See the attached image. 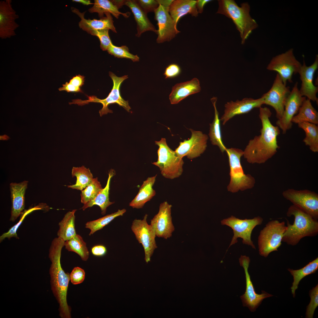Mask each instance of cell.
<instances>
[{
    "label": "cell",
    "instance_id": "obj_37",
    "mask_svg": "<svg viewBox=\"0 0 318 318\" xmlns=\"http://www.w3.org/2000/svg\"><path fill=\"white\" fill-rule=\"evenodd\" d=\"M125 209H119L117 212L106 215L97 219L89 221L85 224V227L90 230L89 235L102 229L117 217L122 216L125 213Z\"/></svg>",
    "mask_w": 318,
    "mask_h": 318
},
{
    "label": "cell",
    "instance_id": "obj_22",
    "mask_svg": "<svg viewBox=\"0 0 318 318\" xmlns=\"http://www.w3.org/2000/svg\"><path fill=\"white\" fill-rule=\"evenodd\" d=\"M28 183V181L25 180L19 183L10 184L12 206L10 220L12 222L16 219L24 209L25 194Z\"/></svg>",
    "mask_w": 318,
    "mask_h": 318
},
{
    "label": "cell",
    "instance_id": "obj_25",
    "mask_svg": "<svg viewBox=\"0 0 318 318\" xmlns=\"http://www.w3.org/2000/svg\"><path fill=\"white\" fill-rule=\"evenodd\" d=\"M125 5L128 6L133 14L137 23L136 37H139L142 33L152 31L157 34V30L148 18L146 14L139 5L136 0H126Z\"/></svg>",
    "mask_w": 318,
    "mask_h": 318
},
{
    "label": "cell",
    "instance_id": "obj_40",
    "mask_svg": "<svg viewBox=\"0 0 318 318\" xmlns=\"http://www.w3.org/2000/svg\"><path fill=\"white\" fill-rule=\"evenodd\" d=\"M310 301L307 306L306 312V318H312L314 311L318 306V284L310 290L309 292Z\"/></svg>",
    "mask_w": 318,
    "mask_h": 318
},
{
    "label": "cell",
    "instance_id": "obj_26",
    "mask_svg": "<svg viewBox=\"0 0 318 318\" xmlns=\"http://www.w3.org/2000/svg\"><path fill=\"white\" fill-rule=\"evenodd\" d=\"M196 2L197 1L195 0L174 1L169 7V11L177 25L180 19L187 14L195 17L198 16Z\"/></svg>",
    "mask_w": 318,
    "mask_h": 318
},
{
    "label": "cell",
    "instance_id": "obj_45",
    "mask_svg": "<svg viewBox=\"0 0 318 318\" xmlns=\"http://www.w3.org/2000/svg\"><path fill=\"white\" fill-rule=\"evenodd\" d=\"M181 72L180 67L177 64H172L169 65L165 69L164 75L165 78L175 77L179 75Z\"/></svg>",
    "mask_w": 318,
    "mask_h": 318
},
{
    "label": "cell",
    "instance_id": "obj_9",
    "mask_svg": "<svg viewBox=\"0 0 318 318\" xmlns=\"http://www.w3.org/2000/svg\"><path fill=\"white\" fill-rule=\"evenodd\" d=\"M263 221V219L259 216L251 219H240L232 216L222 220L221 225L230 227L233 231V236L228 248L237 243L238 238H241L243 239V244L250 246L255 249V246L251 239V233L254 228L256 226L261 225Z\"/></svg>",
    "mask_w": 318,
    "mask_h": 318
},
{
    "label": "cell",
    "instance_id": "obj_41",
    "mask_svg": "<svg viewBox=\"0 0 318 318\" xmlns=\"http://www.w3.org/2000/svg\"><path fill=\"white\" fill-rule=\"evenodd\" d=\"M108 29L94 30L90 34L97 36L100 41V47L103 51H107L112 44L109 35Z\"/></svg>",
    "mask_w": 318,
    "mask_h": 318
},
{
    "label": "cell",
    "instance_id": "obj_53",
    "mask_svg": "<svg viewBox=\"0 0 318 318\" xmlns=\"http://www.w3.org/2000/svg\"><path fill=\"white\" fill-rule=\"evenodd\" d=\"M9 139H10L9 137L6 135L0 136V140H8Z\"/></svg>",
    "mask_w": 318,
    "mask_h": 318
},
{
    "label": "cell",
    "instance_id": "obj_23",
    "mask_svg": "<svg viewBox=\"0 0 318 318\" xmlns=\"http://www.w3.org/2000/svg\"><path fill=\"white\" fill-rule=\"evenodd\" d=\"M72 11L78 15L81 19L79 23L80 27L89 34L94 30L105 29H111L113 32H117L113 24L112 18L110 13H105L106 16L100 18L99 20H91L85 18L84 16L85 12L81 13L78 10L75 8L72 9Z\"/></svg>",
    "mask_w": 318,
    "mask_h": 318
},
{
    "label": "cell",
    "instance_id": "obj_16",
    "mask_svg": "<svg viewBox=\"0 0 318 318\" xmlns=\"http://www.w3.org/2000/svg\"><path fill=\"white\" fill-rule=\"evenodd\" d=\"M298 85L297 82L286 99L282 117L276 122L277 126L281 130L283 134L291 128L293 124L292 119L298 113L303 101L306 98L300 94Z\"/></svg>",
    "mask_w": 318,
    "mask_h": 318
},
{
    "label": "cell",
    "instance_id": "obj_27",
    "mask_svg": "<svg viewBox=\"0 0 318 318\" xmlns=\"http://www.w3.org/2000/svg\"><path fill=\"white\" fill-rule=\"evenodd\" d=\"M157 175L149 177L143 181L138 193L129 203V206L133 208H142L145 204L150 201L156 194L153 186L155 182Z\"/></svg>",
    "mask_w": 318,
    "mask_h": 318
},
{
    "label": "cell",
    "instance_id": "obj_34",
    "mask_svg": "<svg viewBox=\"0 0 318 318\" xmlns=\"http://www.w3.org/2000/svg\"><path fill=\"white\" fill-rule=\"evenodd\" d=\"M72 177H76V183L68 186L67 187L81 191L87 187L94 178L89 168H87L84 165L80 167H73L72 170Z\"/></svg>",
    "mask_w": 318,
    "mask_h": 318
},
{
    "label": "cell",
    "instance_id": "obj_46",
    "mask_svg": "<svg viewBox=\"0 0 318 318\" xmlns=\"http://www.w3.org/2000/svg\"><path fill=\"white\" fill-rule=\"evenodd\" d=\"M107 251L106 248L104 246L101 245L94 246L91 249V252L92 254L97 256H104L106 254Z\"/></svg>",
    "mask_w": 318,
    "mask_h": 318
},
{
    "label": "cell",
    "instance_id": "obj_14",
    "mask_svg": "<svg viewBox=\"0 0 318 318\" xmlns=\"http://www.w3.org/2000/svg\"><path fill=\"white\" fill-rule=\"evenodd\" d=\"M189 130L191 133V138L188 140H185L183 142H180L179 145L175 151L181 158L186 156L188 158L192 159L200 156L205 151L208 137L201 131H195L191 129Z\"/></svg>",
    "mask_w": 318,
    "mask_h": 318
},
{
    "label": "cell",
    "instance_id": "obj_51",
    "mask_svg": "<svg viewBox=\"0 0 318 318\" xmlns=\"http://www.w3.org/2000/svg\"><path fill=\"white\" fill-rule=\"evenodd\" d=\"M126 0H112V2L119 9L121 6L125 5Z\"/></svg>",
    "mask_w": 318,
    "mask_h": 318
},
{
    "label": "cell",
    "instance_id": "obj_29",
    "mask_svg": "<svg viewBox=\"0 0 318 318\" xmlns=\"http://www.w3.org/2000/svg\"><path fill=\"white\" fill-rule=\"evenodd\" d=\"M297 115L293 117L292 123L298 124L303 122H308L317 125L318 124V113L312 105L310 100L306 98L303 101Z\"/></svg>",
    "mask_w": 318,
    "mask_h": 318
},
{
    "label": "cell",
    "instance_id": "obj_1",
    "mask_svg": "<svg viewBox=\"0 0 318 318\" xmlns=\"http://www.w3.org/2000/svg\"><path fill=\"white\" fill-rule=\"evenodd\" d=\"M271 115L268 108H259V117L262 124L261 134L250 140L244 151V158L249 163H265L276 153L279 148L277 137L280 130L278 126L274 125L270 122Z\"/></svg>",
    "mask_w": 318,
    "mask_h": 318
},
{
    "label": "cell",
    "instance_id": "obj_20",
    "mask_svg": "<svg viewBox=\"0 0 318 318\" xmlns=\"http://www.w3.org/2000/svg\"><path fill=\"white\" fill-rule=\"evenodd\" d=\"M263 104V100L261 97L256 99L245 98L241 100L231 101L225 105L224 114L220 120L222 121L223 125H224L235 116L248 113L254 108H260Z\"/></svg>",
    "mask_w": 318,
    "mask_h": 318
},
{
    "label": "cell",
    "instance_id": "obj_35",
    "mask_svg": "<svg viewBox=\"0 0 318 318\" xmlns=\"http://www.w3.org/2000/svg\"><path fill=\"white\" fill-rule=\"evenodd\" d=\"M298 124L305 133L303 140L305 145L309 147L313 152H318V127L317 125L308 122H303Z\"/></svg>",
    "mask_w": 318,
    "mask_h": 318
},
{
    "label": "cell",
    "instance_id": "obj_15",
    "mask_svg": "<svg viewBox=\"0 0 318 318\" xmlns=\"http://www.w3.org/2000/svg\"><path fill=\"white\" fill-rule=\"evenodd\" d=\"M240 265L244 269L246 279V290L244 294L240 297L243 306L247 307L252 312H255L261 304L264 299L273 296L266 292L262 291L261 294L256 293L251 281L248 272L250 262L249 257L241 255L239 259Z\"/></svg>",
    "mask_w": 318,
    "mask_h": 318
},
{
    "label": "cell",
    "instance_id": "obj_49",
    "mask_svg": "<svg viewBox=\"0 0 318 318\" xmlns=\"http://www.w3.org/2000/svg\"><path fill=\"white\" fill-rule=\"evenodd\" d=\"M210 0H198L197 1L196 6L198 13H201L203 11L204 6L208 2L211 1Z\"/></svg>",
    "mask_w": 318,
    "mask_h": 318
},
{
    "label": "cell",
    "instance_id": "obj_48",
    "mask_svg": "<svg viewBox=\"0 0 318 318\" xmlns=\"http://www.w3.org/2000/svg\"><path fill=\"white\" fill-rule=\"evenodd\" d=\"M84 76L79 74L73 77L69 82L76 87H80L84 84Z\"/></svg>",
    "mask_w": 318,
    "mask_h": 318
},
{
    "label": "cell",
    "instance_id": "obj_13",
    "mask_svg": "<svg viewBox=\"0 0 318 318\" xmlns=\"http://www.w3.org/2000/svg\"><path fill=\"white\" fill-rule=\"evenodd\" d=\"M290 92L289 87L283 83L277 73L270 90L261 97L264 104L271 106L275 110L278 119L283 115L286 100Z\"/></svg>",
    "mask_w": 318,
    "mask_h": 318
},
{
    "label": "cell",
    "instance_id": "obj_18",
    "mask_svg": "<svg viewBox=\"0 0 318 318\" xmlns=\"http://www.w3.org/2000/svg\"><path fill=\"white\" fill-rule=\"evenodd\" d=\"M171 207L167 201L161 203L158 213L151 220L150 224L158 237L167 239L171 236L175 230L171 216Z\"/></svg>",
    "mask_w": 318,
    "mask_h": 318
},
{
    "label": "cell",
    "instance_id": "obj_19",
    "mask_svg": "<svg viewBox=\"0 0 318 318\" xmlns=\"http://www.w3.org/2000/svg\"><path fill=\"white\" fill-rule=\"evenodd\" d=\"M11 0L0 1V37L9 38L16 35L19 25L15 22L18 15L12 7Z\"/></svg>",
    "mask_w": 318,
    "mask_h": 318
},
{
    "label": "cell",
    "instance_id": "obj_44",
    "mask_svg": "<svg viewBox=\"0 0 318 318\" xmlns=\"http://www.w3.org/2000/svg\"><path fill=\"white\" fill-rule=\"evenodd\" d=\"M136 1L141 8L146 14L150 12H154L159 5L157 0H138Z\"/></svg>",
    "mask_w": 318,
    "mask_h": 318
},
{
    "label": "cell",
    "instance_id": "obj_39",
    "mask_svg": "<svg viewBox=\"0 0 318 318\" xmlns=\"http://www.w3.org/2000/svg\"><path fill=\"white\" fill-rule=\"evenodd\" d=\"M107 51L109 54L118 58L129 59L133 62H138L139 60V57L137 55H134L129 52L128 47L125 45L118 47L112 44Z\"/></svg>",
    "mask_w": 318,
    "mask_h": 318
},
{
    "label": "cell",
    "instance_id": "obj_10",
    "mask_svg": "<svg viewBox=\"0 0 318 318\" xmlns=\"http://www.w3.org/2000/svg\"><path fill=\"white\" fill-rule=\"evenodd\" d=\"M302 64L295 58L293 49L291 48L284 53L273 57L267 67L269 70L277 72L283 83L292 82L293 74L299 73Z\"/></svg>",
    "mask_w": 318,
    "mask_h": 318
},
{
    "label": "cell",
    "instance_id": "obj_5",
    "mask_svg": "<svg viewBox=\"0 0 318 318\" xmlns=\"http://www.w3.org/2000/svg\"><path fill=\"white\" fill-rule=\"evenodd\" d=\"M228 158L230 180L227 187L228 191L236 193L251 189L254 186L255 180L249 174H245L241 163L244 151L235 148H227L226 151Z\"/></svg>",
    "mask_w": 318,
    "mask_h": 318
},
{
    "label": "cell",
    "instance_id": "obj_6",
    "mask_svg": "<svg viewBox=\"0 0 318 318\" xmlns=\"http://www.w3.org/2000/svg\"><path fill=\"white\" fill-rule=\"evenodd\" d=\"M155 143L159 147L158 158L152 164L159 168L161 175L165 178L173 179L180 177L183 171V158L168 146L165 138L155 141Z\"/></svg>",
    "mask_w": 318,
    "mask_h": 318
},
{
    "label": "cell",
    "instance_id": "obj_43",
    "mask_svg": "<svg viewBox=\"0 0 318 318\" xmlns=\"http://www.w3.org/2000/svg\"><path fill=\"white\" fill-rule=\"evenodd\" d=\"M85 277L84 270L79 267H74L70 274V280L74 285L82 283L84 280Z\"/></svg>",
    "mask_w": 318,
    "mask_h": 318
},
{
    "label": "cell",
    "instance_id": "obj_7",
    "mask_svg": "<svg viewBox=\"0 0 318 318\" xmlns=\"http://www.w3.org/2000/svg\"><path fill=\"white\" fill-rule=\"evenodd\" d=\"M287 228L284 221L277 220L269 221L261 231L258 243L259 254L267 257L271 252L278 251Z\"/></svg>",
    "mask_w": 318,
    "mask_h": 318
},
{
    "label": "cell",
    "instance_id": "obj_36",
    "mask_svg": "<svg viewBox=\"0 0 318 318\" xmlns=\"http://www.w3.org/2000/svg\"><path fill=\"white\" fill-rule=\"evenodd\" d=\"M64 246L68 251L78 254L82 260L86 261L88 259L90 254L86 243L80 235L77 234L72 238L65 241Z\"/></svg>",
    "mask_w": 318,
    "mask_h": 318
},
{
    "label": "cell",
    "instance_id": "obj_12",
    "mask_svg": "<svg viewBox=\"0 0 318 318\" xmlns=\"http://www.w3.org/2000/svg\"><path fill=\"white\" fill-rule=\"evenodd\" d=\"M148 216V215L145 214L142 220L135 219L131 227L136 239L143 248L145 260L147 263L150 261L154 250L157 248L155 241V232L151 225L147 223Z\"/></svg>",
    "mask_w": 318,
    "mask_h": 318
},
{
    "label": "cell",
    "instance_id": "obj_3",
    "mask_svg": "<svg viewBox=\"0 0 318 318\" xmlns=\"http://www.w3.org/2000/svg\"><path fill=\"white\" fill-rule=\"evenodd\" d=\"M288 217L293 216L294 221L290 224L287 219V228L282 241L294 246L306 237H313L318 233V220L296 206L292 205L286 213Z\"/></svg>",
    "mask_w": 318,
    "mask_h": 318
},
{
    "label": "cell",
    "instance_id": "obj_32",
    "mask_svg": "<svg viewBox=\"0 0 318 318\" xmlns=\"http://www.w3.org/2000/svg\"><path fill=\"white\" fill-rule=\"evenodd\" d=\"M88 11L91 13H97L100 18L104 17V14L106 13L112 14L117 19L120 14L126 18H128L130 14V12L123 13L120 11L118 8L111 1L108 0H95L93 6L89 9Z\"/></svg>",
    "mask_w": 318,
    "mask_h": 318
},
{
    "label": "cell",
    "instance_id": "obj_28",
    "mask_svg": "<svg viewBox=\"0 0 318 318\" xmlns=\"http://www.w3.org/2000/svg\"><path fill=\"white\" fill-rule=\"evenodd\" d=\"M115 175V171L114 170L111 169L109 170L105 186L102 188L93 199L84 204L81 208L83 210L96 205L100 207L102 215H104L105 214L107 208L114 203L110 201L109 194L111 179Z\"/></svg>",
    "mask_w": 318,
    "mask_h": 318
},
{
    "label": "cell",
    "instance_id": "obj_30",
    "mask_svg": "<svg viewBox=\"0 0 318 318\" xmlns=\"http://www.w3.org/2000/svg\"><path fill=\"white\" fill-rule=\"evenodd\" d=\"M217 99V97H213L211 99L214 109L215 115L212 122L210 124L208 135L212 144L217 146L221 152L223 153L226 151L227 148L223 144L222 140L220 120L219 117V113L216 105Z\"/></svg>",
    "mask_w": 318,
    "mask_h": 318
},
{
    "label": "cell",
    "instance_id": "obj_8",
    "mask_svg": "<svg viewBox=\"0 0 318 318\" xmlns=\"http://www.w3.org/2000/svg\"><path fill=\"white\" fill-rule=\"evenodd\" d=\"M109 75L113 81V86L110 92L105 98L100 99L95 96H87V100H82L77 99L73 100L69 104L83 105L91 102L100 103L103 106L102 108L99 111L100 116L108 113L113 112L112 110L108 107L109 105L112 104H117L122 107L127 112H130L131 108L129 105L128 101L125 100L121 97L120 91L121 84L128 78V75H125L121 77H118L111 72H109Z\"/></svg>",
    "mask_w": 318,
    "mask_h": 318
},
{
    "label": "cell",
    "instance_id": "obj_11",
    "mask_svg": "<svg viewBox=\"0 0 318 318\" xmlns=\"http://www.w3.org/2000/svg\"><path fill=\"white\" fill-rule=\"evenodd\" d=\"M282 195L293 205L318 220V194L317 193L307 189L289 188L282 192Z\"/></svg>",
    "mask_w": 318,
    "mask_h": 318
},
{
    "label": "cell",
    "instance_id": "obj_4",
    "mask_svg": "<svg viewBox=\"0 0 318 318\" xmlns=\"http://www.w3.org/2000/svg\"><path fill=\"white\" fill-rule=\"evenodd\" d=\"M217 13L224 15L231 19L240 33L241 44H243L252 31L258 27L255 20L249 14L250 6L247 2L239 6L233 0H218Z\"/></svg>",
    "mask_w": 318,
    "mask_h": 318
},
{
    "label": "cell",
    "instance_id": "obj_47",
    "mask_svg": "<svg viewBox=\"0 0 318 318\" xmlns=\"http://www.w3.org/2000/svg\"><path fill=\"white\" fill-rule=\"evenodd\" d=\"M59 91H65L67 92H82L80 87H76L69 82H66L62 87L58 89Z\"/></svg>",
    "mask_w": 318,
    "mask_h": 318
},
{
    "label": "cell",
    "instance_id": "obj_42",
    "mask_svg": "<svg viewBox=\"0 0 318 318\" xmlns=\"http://www.w3.org/2000/svg\"><path fill=\"white\" fill-rule=\"evenodd\" d=\"M39 209H41V208L37 207L34 208H32V209L29 210L26 212L23 215L19 221L16 224L11 227L7 232L3 233L0 236V242H2L6 238H7L8 239H10L12 237H14L16 239H19V238L16 233L17 230L19 227L20 226L21 224L22 223L26 215L29 213V212H31L34 210H35Z\"/></svg>",
    "mask_w": 318,
    "mask_h": 318
},
{
    "label": "cell",
    "instance_id": "obj_17",
    "mask_svg": "<svg viewBox=\"0 0 318 318\" xmlns=\"http://www.w3.org/2000/svg\"><path fill=\"white\" fill-rule=\"evenodd\" d=\"M169 8L159 4L154 11L155 19L157 21L158 29L156 42L161 43L170 41L179 33L177 24L170 14Z\"/></svg>",
    "mask_w": 318,
    "mask_h": 318
},
{
    "label": "cell",
    "instance_id": "obj_52",
    "mask_svg": "<svg viewBox=\"0 0 318 318\" xmlns=\"http://www.w3.org/2000/svg\"><path fill=\"white\" fill-rule=\"evenodd\" d=\"M72 1L80 2L84 5H86L94 4L92 3H91L90 2V1L89 0H73Z\"/></svg>",
    "mask_w": 318,
    "mask_h": 318
},
{
    "label": "cell",
    "instance_id": "obj_50",
    "mask_svg": "<svg viewBox=\"0 0 318 318\" xmlns=\"http://www.w3.org/2000/svg\"><path fill=\"white\" fill-rule=\"evenodd\" d=\"M159 4H161L165 7H169L174 0H157Z\"/></svg>",
    "mask_w": 318,
    "mask_h": 318
},
{
    "label": "cell",
    "instance_id": "obj_21",
    "mask_svg": "<svg viewBox=\"0 0 318 318\" xmlns=\"http://www.w3.org/2000/svg\"><path fill=\"white\" fill-rule=\"evenodd\" d=\"M318 67V56L316 55L315 61L310 66H307L304 60L298 73L302 81L301 87L299 90L301 95L307 99L318 103L316 94L318 91L317 87L313 83L314 75Z\"/></svg>",
    "mask_w": 318,
    "mask_h": 318
},
{
    "label": "cell",
    "instance_id": "obj_2",
    "mask_svg": "<svg viewBox=\"0 0 318 318\" xmlns=\"http://www.w3.org/2000/svg\"><path fill=\"white\" fill-rule=\"evenodd\" d=\"M65 241L58 237L52 242L49 253L51 262L49 270L51 289L59 305V315L62 318H71V309L67 304V294L70 274L65 273L61 264L62 250Z\"/></svg>",
    "mask_w": 318,
    "mask_h": 318
},
{
    "label": "cell",
    "instance_id": "obj_33",
    "mask_svg": "<svg viewBox=\"0 0 318 318\" xmlns=\"http://www.w3.org/2000/svg\"><path fill=\"white\" fill-rule=\"evenodd\" d=\"M318 269V257L300 269L295 270L288 269L293 277L294 280L291 289L294 297L295 296V291L298 288L300 281L306 276L315 273Z\"/></svg>",
    "mask_w": 318,
    "mask_h": 318
},
{
    "label": "cell",
    "instance_id": "obj_38",
    "mask_svg": "<svg viewBox=\"0 0 318 318\" xmlns=\"http://www.w3.org/2000/svg\"><path fill=\"white\" fill-rule=\"evenodd\" d=\"M102 189L97 177L94 178L92 182L81 191V202L85 204L93 199Z\"/></svg>",
    "mask_w": 318,
    "mask_h": 318
},
{
    "label": "cell",
    "instance_id": "obj_31",
    "mask_svg": "<svg viewBox=\"0 0 318 318\" xmlns=\"http://www.w3.org/2000/svg\"><path fill=\"white\" fill-rule=\"evenodd\" d=\"M76 211V209H74L67 212L59 223L58 237L64 241L70 239L77 234L75 228V213Z\"/></svg>",
    "mask_w": 318,
    "mask_h": 318
},
{
    "label": "cell",
    "instance_id": "obj_24",
    "mask_svg": "<svg viewBox=\"0 0 318 318\" xmlns=\"http://www.w3.org/2000/svg\"><path fill=\"white\" fill-rule=\"evenodd\" d=\"M201 88L197 78L187 82L178 83L172 87L169 97L172 104H177L189 95L198 92Z\"/></svg>",
    "mask_w": 318,
    "mask_h": 318
}]
</instances>
